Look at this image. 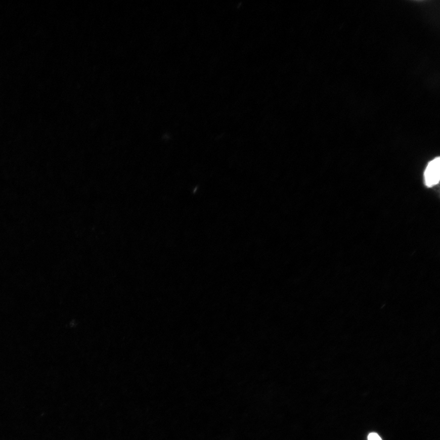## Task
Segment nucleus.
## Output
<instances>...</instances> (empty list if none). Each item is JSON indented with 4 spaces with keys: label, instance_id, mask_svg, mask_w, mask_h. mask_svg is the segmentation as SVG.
Wrapping results in <instances>:
<instances>
[{
    "label": "nucleus",
    "instance_id": "obj_1",
    "mask_svg": "<svg viewBox=\"0 0 440 440\" xmlns=\"http://www.w3.org/2000/svg\"><path fill=\"white\" fill-rule=\"evenodd\" d=\"M439 158L431 161L427 166L424 173L425 184L428 187H432L439 183Z\"/></svg>",
    "mask_w": 440,
    "mask_h": 440
},
{
    "label": "nucleus",
    "instance_id": "obj_2",
    "mask_svg": "<svg viewBox=\"0 0 440 440\" xmlns=\"http://www.w3.org/2000/svg\"><path fill=\"white\" fill-rule=\"evenodd\" d=\"M368 440H382L376 433H371L368 436Z\"/></svg>",
    "mask_w": 440,
    "mask_h": 440
}]
</instances>
